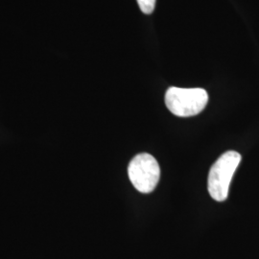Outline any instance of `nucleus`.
<instances>
[{"label": "nucleus", "mask_w": 259, "mask_h": 259, "mask_svg": "<svg viewBox=\"0 0 259 259\" xmlns=\"http://www.w3.org/2000/svg\"><path fill=\"white\" fill-rule=\"evenodd\" d=\"M208 94L203 89H182L172 87L165 94L167 109L179 117H189L204 111Z\"/></svg>", "instance_id": "f03ea898"}, {"label": "nucleus", "mask_w": 259, "mask_h": 259, "mask_svg": "<svg viewBox=\"0 0 259 259\" xmlns=\"http://www.w3.org/2000/svg\"><path fill=\"white\" fill-rule=\"evenodd\" d=\"M137 1L142 13L146 15L152 14L156 7V0H137Z\"/></svg>", "instance_id": "20e7f679"}, {"label": "nucleus", "mask_w": 259, "mask_h": 259, "mask_svg": "<svg viewBox=\"0 0 259 259\" xmlns=\"http://www.w3.org/2000/svg\"><path fill=\"white\" fill-rule=\"evenodd\" d=\"M240 161L239 153L229 151L214 162L208 174L207 189L215 201L224 202L227 200L232 177Z\"/></svg>", "instance_id": "f257e3e1"}, {"label": "nucleus", "mask_w": 259, "mask_h": 259, "mask_svg": "<svg viewBox=\"0 0 259 259\" xmlns=\"http://www.w3.org/2000/svg\"><path fill=\"white\" fill-rule=\"evenodd\" d=\"M130 181L141 193H151L157 187L160 178V168L157 159L147 153L134 157L128 167Z\"/></svg>", "instance_id": "7ed1b4c3"}]
</instances>
